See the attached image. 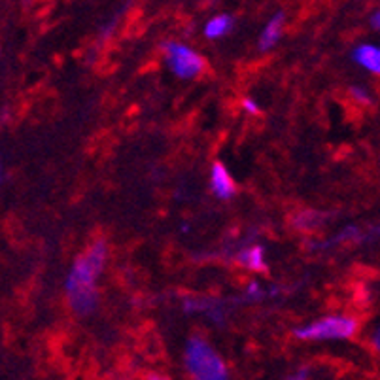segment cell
<instances>
[{
	"mask_svg": "<svg viewBox=\"0 0 380 380\" xmlns=\"http://www.w3.org/2000/svg\"><path fill=\"white\" fill-rule=\"evenodd\" d=\"M108 260V245L95 240L72 265L65 280L66 301L78 316L93 314L98 307L97 278Z\"/></svg>",
	"mask_w": 380,
	"mask_h": 380,
	"instance_id": "obj_1",
	"label": "cell"
},
{
	"mask_svg": "<svg viewBox=\"0 0 380 380\" xmlns=\"http://www.w3.org/2000/svg\"><path fill=\"white\" fill-rule=\"evenodd\" d=\"M184 364L193 380H231L225 359L202 337H191L188 341Z\"/></svg>",
	"mask_w": 380,
	"mask_h": 380,
	"instance_id": "obj_2",
	"label": "cell"
},
{
	"mask_svg": "<svg viewBox=\"0 0 380 380\" xmlns=\"http://www.w3.org/2000/svg\"><path fill=\"white\" fill-rule=\"evenodd\" d=\"M358 332V320L352 316L337 314L326 316L322 320H316L309 326L294 329V335L301 341H339V339H350Z\"/></svg>",
	"mask_w": 380,
	"mask_h": 380,
	"instance_id": "obj_3",
	"label": "cell"
},
{
	"mask_svg": "<svg viewBox=\"0 0 380 380\" xmlns=\"http://www.w3.org/2000/svg\"><path fill=\"white\" fill-rule=\"evenodd\" d=\"M163 49L165 59H167L170 72H173L174 76L182 78V80H193L207 66L201 53H197L195 49L182 42H167L163 46Z\"/></svg>",
	"mask_w": 380,
	"mask_h": 380,
	"instance_id": "obj_4",
	"label": "cell"
},
{
	"mask_svg": "<svg viewBox=\"0 0 380 380\" xmlns=\"http://www.w3.org/2000/svg\"><path fill=\"white\" fill-rule=\"evenodd\" d=\"M210 185L214 195L220 197V199H231V197L237 195V184H235L233 176L225 169V165L220 163V161L212 165Z\"/></svg>",
	"mask_w": 380,
	"mask_h": 380,
	"instance_id": "obj_5",
	"label": "cell"
},
{
	"mask_svg": "<svg viewBox=\"0 0 380 380\" xmlns=\"http://www.w3.org/2000/svg\"><path fill=\"white\" fill-rule=\"evenodd\" d=\"M185 312L191 314H207L214 324H223L225 322V309L222 301H212V299H185Z\"/></svg>",
	"mask_w": 380,
	"mask_h": 380,
	"instance_id": "obj_6",
	"label": "cell"
},
{
	"mask_svg": "<svg viewBox=\"0 0 380 380\" xmlns=\"http://www.w3.org/2000/svg\"><path fill=\"white\" fill-rule=\"evenodd\" d=\"M284 23H286V17H284L282 11H278L277 16H272L267 25L263 27L260 34V49L261 51H269L277 46V42L282 36Z\"/></svg>",
	"mask_w": 380,
	"mask_h": 380,
	"instance_id": "obj_7",
	"label": "cell"
},
{
	"mask_svg": "<svg viewBox=\"0 0 380 380\" xmlns=\"http://www.w3.org/2000/svg\"><path fill=\"white\" fill-rule=\"evenodd\" d=\"M354 63H358L361 68L379 74L380 72V49L373 43H359L352 51Z\"/></svg>",
	"mask_w": 380,
	"mask_h": 380,
	"instance_id": "obj_8",
	"label": "cell"
},
{
	"mask_svg": "<svg viewBox=\"0 0 380 380\" xmlns=\"http://www.w3.org/2000/svg\"><path fill=\"white\" fill-rule=\"evenodd\" d=\"M237 261H239L242 267H246V269H250V271H257V272L267 271L265 252H263V248L257 245H250L245 246V248H240V250L237 252Z\"/></svg>",
	"mask_w": 380,
	"mask_h": 380,
	"instance_id": "obj_9",
	"label": "cell"
},
{
	"mask_svg": "<svg viewBox=\"0 0 380 380\" xmlns=\"http://www.w3.org/2000/svg\"><path fill=\"white\" fill-rule=\"evenodd\" d=\"M361 239H367V235L361 233V229L356 227V225H346V227L339 231L332 240H324V242H312L310 248L312 250H327V248H333V246L342 245V242H348V240H352V242H358Z\"/></svg>",
	"mask_w": 380,
	"mask_h": 380,
	"instance_id": "obj_10",
	"label": "cell"
},
{
	"mask_svg": "<svg viewBox=\"0 0 380 380\" xmlns=\"http://www.w3.org/2000/svg\"><path fill=\"white\" fill-rule=\"evenodd\" d=\"M231 29H233V17L229 14H220V16L212 17L210 21L205 25V36L208 40H217L231 33Z\"/></svg>",
	"mask_w": 380,
	"mask_h": 380,
	"instance_id": "obj_11",
	"label": "cell"
},
{
	"mask_svg": "<svg viewBox=\"0 0 380 380\" xmlns=\"http://www.w3.org/2000/svg\"><path fill=\"white\" fill-rule=\"evenodd\" d=\"M327 220V214L318 210H303L299 212L294 220V225L297 229H303V231H314L322 225V223Z\"/></svg>",
	"mask_w": 380,
	"mask_h": 380,
	"instance_id": "obj_12",
	"label": "cell"
},
{
	"mask_svg": "<svg viewBox=\"0 0 380 380\" xmlns=\"http://www.w3.org/2000/svg\"><path fill=\"white\" fill-rule=\"evenodd\" d=\"M350 97L359 104H371L373 103V98H371L369 91L361 86H352L350 87Z\"/></svg>",
	"mask_w": 380,
	"mask_h": 380,
	"instance_id": "obj_13",
	"label": "cell"
},
{
	"mask_svg": "<svg viewBox=\"0 0 380 380\" xmlns=\"http://www.w3.org/2000/svg\"><path fill=\"white\" fill-rule=\"evenodd\" d=\"M265 295V292L260 288V284L257 282H252L250 286H248V289H246V295L245 299L246 301H257V299H261Z\"/></svg>",
	"mask_w": 380,
	"mask_h": 380,
	"instance_id": "obj_14",
	"label": "cell"
},
{
	"mask_svg": "<svg viewBox=\"0 0 380 380\" xmlns=\"http://www.w3.org/2000/svg\"><path fill=\"white\" fill-rule=\"evenodd\" d=\"M286 380H310V369L309 367H299V369L292 371Z\"/></svg>",
	"mask_w": 380,
	"mask_h": 380,
	"instance_id": "obj_15",
	"label": "cell"
},
{
	"mask_svg": "<svg viewBox=\"0 0 380 380\" xmlns=\"http://www.w3.org/2000/svg\"><path fill=\"white\" fill-rule=\"evenodd\" d=\"M242 106H245L248 114H257V112H260V106H257L254 98H245V101H242Z\"/></svg>",
	"mask_w": 380,
	"mask_h": 380,
	"instance_id": "obj_16",
	"label": "cell"
},
{
	"mask_svg": "<svg viewBox=\"0 0 380 380\" xmlns=\"http://www.w3.org/2000/svg\"><path fill=\"white\" fill-rule=\"evenodd\" d=\"M371 27L375 29V31H379L380 29V11L379 10L373 11V16H371Z\"/></svg>",
	"mask_w": 380,
	"mask_h": 380,
	"instance_id": "obj_17",
	"label": "cell"
},
{
	"mask_svg": "<svg viewBox=\"0 0 380 380\" xmlns=\"http://www.w3.org/2000/svg\"><path fill=\"white\" fill-rule=\"evenodd\" d=\"M114 29H115V21H110L108 25H106V27H104V31H103V40L108 38L110 34L114 33Z\"/></svg>",
	"mask_w": 380,
	"mask_h": 380,
	"instance_id": "obj_18",
	"label": "cell"
},
{
	"mask_svg": "<svg viewBox=\"0 0 380 380\" xmlns=\"http://www.w3.org/2000/svg\"><path fill=\"white\" fill-rule=\"evenodd\" d=\"M379 329H375V333H373V346H375L376 348V350H379V346H380V344H379Z\"/></svg>",
	"mask_w": 380,
	"mask_h": 380,
	"instance_id": "obj_19",
	"label": "cell"
},
{
	"mask_svg": "<svg viewBox=\"0 0 380 380\" xmlns=\"http://www.w3.org/2000/svg\"><path fill=\"white\" fill-rule=\"evenodd\" d=\"M148 380H167V376H163V375H152Z\"/></svg>",
	"mask_w": 380,
	"mask_h": 380,
	"instance_id": "obj_20",
	"label": "cell"
},
{
	"mask_svg": "<svg viewBox=\"0 0 380 380\" xmlns=\"http://www.w3.org/2000/svg\"><path fill=\"white\" fill-rule=\"evenodd\" d=\"M0 182H2V167H0Z\"/></svg>",
	"mask_w": 380,
	"mask_h": 380,
	"instance_id": "obj_21",
	"label": "cell"
}]
</instances>
